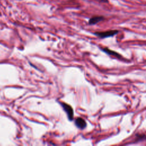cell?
<instances>
[{"instance_id":"obj_5","label":"cell","mask_w":146,"mask_h":146,"mask_svg":"<svg viewBox=\"0 0 146 146\" xmlns=\"http://www.w3.org/2000/svg\"><path fill=\"white\" fill-rule=\"evenodd\" d=\"M104 19V17L103 16H94L89 19L88 24L90 25H94L103 21Z\"/></svg>"},{"instance_id":"obj_2","label":"cell","mask_w":146,"mask_h":146,"mask_svg":"<svg viewBox=\"0 0 146 146\" xmlns=\"http://www.w3.org/2000/svg\"><path fill=\"white\" fill-rule=\"evenodd\" d=\"M118 32L119 31L117 30H108L106 31L95 32L94 34L100 38H106L114 36L115 35L117 34Z\"/></svg>"},{"instance_id":"obj_4","label":"cell","mask_w":146,"mask_h":146,"mask_svg":"<svg viewBox=\"0 0 146 146\" xmlns=\"http://www.w3.org/2000/svg\"><path fill=\"white\" fill-rule=\"evenodd\" d=\"M101 50L106 52V54H108L109 55H112V56H114L115 57L117 58H119V59H121L123 58V56L119 54V53L114 51H112V50L108 48H107V47H104V48H101Z\"/></svg>"},{"instance_id":"obj_6","label":"cell","mask_w":146,"mask_h":146,"mask_svg":"<svg viewBox=\"0 0 146 146\" xmlns=\"http://www.w3.org/2000/svg\"><path fill=\"white\" fill-rule=\"evenodd\" d=\"M136 141H141L144 140L145 139V135L144 133L141 134H137L136 135Z\"/></svg>"},{"instance_id":"obj_7","label":"cell","mask_w":146,"mask_h":146,"mask_svg":"<svg viewBox=\"0 0 146 146\" xmlns=\"http://www.w3.org/2000/svg\"><path fill=\"white\" fill-rule=\"evenodd\" d=\"M95 1H96L99 2H102V3H108V0H95Z\"/></svg>"},{"instance_id":"obj_3","label":"cell","mask_w":146,"mask_h":146,"mask_svg":"<svg viewBox=\"0 0 146 146\" xmlns=\"http://www.w3.org/2000/svg\"><path fill=\"white\" fill-rule=\"evenodd\" d=\"M74 124L76 125V127L80 129H83L87 126V124H86V121L83 118H82L80 117H76L75 119Z\"/></svg>"},{"instance_id":"obj_1","label":"cell","mask_w":146,"mask_h":146,"mask_svg":"<svg viewBox=\"0 0 146 146\" xmlns=\"http://www.w3.org/2000/svg\"><path fill=\"white\" fill-rule=\"evenodd\" d=\"M59 103L60 104V106H62V107L63 108V110L66 113L68 119L70 121H72L74 118V110H73L72 107L70 105H69L66 103H64V102H59Z\"/></svg>"}]
</instances>
